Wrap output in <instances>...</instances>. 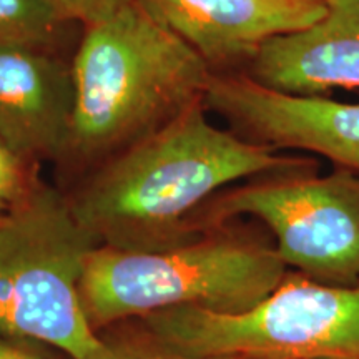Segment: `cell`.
<instances>
[{
    "label": "cell",
    "instance_id": "obj_14",
    "mask_svg": "<svg viewBox=\"0 0 359 359\" xmlns=\"http://www.w3.org/2000/svg\"><path fill=\"white\" fill-rule=\"evenodd\" d=\"M67 22H80L85 27L109 17L125 0H48Z\"/></svg>",
    "mask_w": 359,
    "mask_h": 359
},
{
    "label": "cell",
    "instance_id": "obj_5",
    "mask_svg": "<svg viewBox=\"0 0 359 359\" xmlns=\"http://www.w3.org/2000/svg\"><path fill=\"white\" fill-rule=\"evenodd\" d=\"M135 321L195 358L359 359V285H326L299 273H288L245 311L182 306Z\"/></svg>",
    "mask_w": 359,
    "mask_h": 359
},
{
    "label": "cell",
    "instance_id": "obj_6",
    "mask_svg": "<svg viewBox=\"0 0 359 359\" xmlns=\"http://www.w3.org/2000/svg\"><path fill=\"white\" fill-rule=\"evenodd\" d=\"M240 217L263 223L286 268L313 281L359 285V173L336 167L264 175L219 191L195 219L196 236Z\"/></svg>",
    "mask_w": 359,
    "mask_h": 359
},
{
    "label": "cell",
    "instance_id": "obj_13",
    "mask_svg": "<svg viewBox=\"0 0 359 359\" xmlns=\"http://www.w3.org/2000/svg\"><path fill=\"white\" fill-rule=\"evenodd\" d=\"M30 187L32 183L27 178L25 161L0 140V213L19 203Z\"/></svg>",
    "mask_w": 359,
    "mask_h": 359
},
{
    "label": "cell",
    "instance_id": "obj_9",
    "mask_svg": "<svg viewBox=\"0 0 359 359\" xmlns=\"http://www.w3.org/2000/svg\"><path fill=\"white\" fill-rule=\"evenodd\" d=\"M74 105L72 67L47 48H0V140L22 161L64 156Z\"/></svg>",
    "mask_w": 359,
    "mask_h": 359
},
{
    "label": "cell",
    "instance_id": "obj_2",
    "mask_svg": "<svg viewBox=\"0 0 359 359\" xmlns=\"http://www.w3.org/2000/svg\"><path fill=\"white\" fill-rule=\"evenodd\" d=\"M75 105L60 160L100 165L203 100L213 70L138 0L85 27L72 64Z\"/></svg>",
    "mask_w": 359,
    "mask_h": 359
},
{
    "label": "cell",
    "instance_id": "obj_15",
    "mask_svg": "<svg viewBox=\"0 0 359 359\" xmlns=\"http://www.w3.org/2000/svg\"><path fill=\"white\" fill-rule=\"evenodd\" d=\"M58 349L25 338H0V359H60Z\"/></svg>",
    "mask_w": 359,
    "mask_h": 359
},
{
    "label": "cell",
    "instance_id": "obj_12",
    "mask_svg": "<svg viewBox=\"0 0 359 359\" xmlns=\"http://www.w3.org/2000/svg\"><path fill=\"white\" fill-rule=\"evenodd\" d=\"M137 323V321H135ZM83 359H236V358H195L168 348L154 338L137 323L135 330L100 336V344Z\"/></svg>",
    "mask_w": 359,
    "mask_h": 359
},
{
    "label": "cell",
    "instance_id": "obj_8",
    "mask_svg": "<svg viewBox=\"0 0 359 359\" xmlns=\"http://www.w3.org/2000/svg\"><path fill=\"white\" fill-rule=\"evenodd\" d=\"M210 69L250 65L269 39L313 25L325 0H138Z\"/></svg>",
    "mask_w": 359,
    "mask_h": 359
},
{
    "label": "cell",
    "instance_id": "obj_11",
    "mask_svg": "<svg viewBox=\"0 0 359 359\" xmlns=\"http://www.w3.org/2000/svg\"><path fill=\"white\" fill-rule=\"evenodd\" d=\"M65 22L48 0H0V48H48Z\"/></svg>",
    "mask_w": 359,
    "mask_h": 359
},
{
    "label": "cell",
    "instance_id": "obj_1",
    "mask_svg": "<svg viewBox=\"0 0 359 359\" xmlns=\"http://www.w3.org/2000/svg\"><path fill=\"white\" fill-rule=\"evenodd\" d=\"M303 170L318 163L217 127L198 100L98 165L69 201L100 245L160 251L196 240L195 219L219 191Z\"/></svg>",
    "mask_w": 359,
    "mask_h": 359
},
{
    "label": "cell",
    "instance_id": "obj_7",
    "mask_svg": "<svg viewBox=\"0 0 359 359\" xmlns=\"http://www.w3.org/2000/svg\"><path fill=\"white\" fill-rule=\"evenodd\" d=\"M203 100L246 140L325 156L359 173V102L286 95L246 74H213Z\"/></svg>",
    "mask_w": 359,
    "mask_h": 359
},
{
    "label": "cell",
    "instance_id": "obj_4",
    "mask_svg": "<svg viewBox=\"0 0 359 359\" xmlns=\"http://www.w3.org/2000/svg\"><path fill=\"white\" fill-rule=\"evenodd\" d=\"M98 240L55 188L32 183L0 213V338L48 344L83 359L100 344L80 298L85 264Z\"/></svg>",
    "mask_w": 359,
    "mask_h": 359
},
{
    "label": "cell",
    "instance_id": "obj_10",
    "mask_svg": "<svg viewBox=\"0 0 359 359\" xmlns=\"http://www.w3.org/2000/svg\"><path fill=\"white\" fill-rule=\"evenodd\" d=\"M325 2V17L269 39L243 74L286 95L325 97L334 88H359V0Z\"/></svg>",
    "mask_w": 359,
    "mask_h": 359
},
{
    "label": "cell",
    "instance_id": "obj_3",
    "mask_svg": "<svg viewBox=\"0 0 359 359\" xmlns=\"http://www.w3.org/2000/svg\"><path fill=\"white\" fill-rule=\"evenodd\" d=\"M288 276L275 245L251 230H212L160 251L97 246L80 281V298L95 331L170 308L245 311Z\"/></svg>",
    "mask_w": 359,
    "mask_h": 359
}]
</instances>
